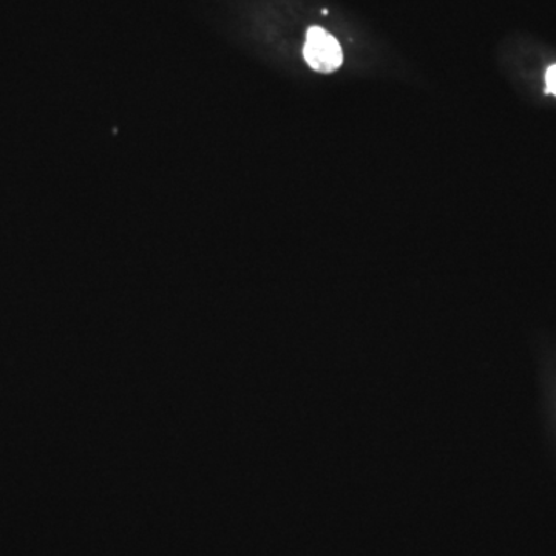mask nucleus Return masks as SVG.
I'll list each match as a JSON object with an SVG mask.
<instances>
[{"label":"nucleus","mask_w":556,"mask_h":556,"mask_svg":"<svg viewBox=\"0 0 556 556\" xmlns=\"http://www.w3.org/2000/svg\"><path fill=\"white\" fill-rule=\"evenodd\" d=\"M303 56L311 68L320 73L336 72L343 62V51L338 39L320 27L309 28Z\"/></svg>","instance_id":"obj_1"},{"label":"nucleus","mask_w":556,"mask_h":556,"mask_svg":"<svg viewBox=\"0 0 556 556\" xmlns=\"http://www.w3.org/2000/svg\"><path fill=\"white\" fill-rule=\"evenodd\" d=\"M546 80L547 90L551 91V93L556 94V65L547 70Z\"/></svg>","instance_id":"obj_2"}]
</instances>
